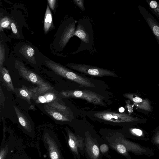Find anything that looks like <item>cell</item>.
<instances>
[{"label":"cell","mask_w":159,"mask_h":159,"mask_svg":"<svg viewBox=\"0 0 159 159\" xmlns=\"http://www.w3.org/2000/svg\"><path fill=\"white\" fill-rule=\"evenodd\" d=\"M132 131L135 136L138 137V139L144 140L142 138L143 136V132L141 130L137 129H132Z\"/></svg>","instance_id":"obj_21"},{"label":"cell","mask_w":159,"mask_h":159,"mask_svg":"<svg viewBox=\"0 0 159 159\" xmlns=\"http://www.w3.org/2000/svg\"><path fill=\"white\" fill-rule=\"evenodd\" d=\"M46 65L56 73L66 79L74 81L81 86L93 87L94 85L89 80L53 61H47Z\"/></svg>","instance_id":"obj_3"},{"label":"cell","mask_w":159,"mask_h":159,"mask_svg":"<svg viewBox=\"0 0 159 159\" xmlns=\"http://www.w3.org/2000/svg\"><path fill=\"white\" fill-rule=\"evenodd\" d=\"M73 1L75 4L80 8L82 11H84L85 10L84 0H73Z\"/></svg>","instance_id":"obj_23"},{"label":"cell","mask_w":159,"mask_h":159,"mask_svg":"<svg viewBox=\"0 0 159 159\" xmlns=\"http://www.w3.org/2000/svg\"><path fill=\"white\" fill-rule=\"evenodd\" d=\"M133 100L134 102L137 103L140 102L142 101V99L141 98L138 97L134 98Z\"/></svg>","instance_id":"obj_30"},{"label":"cell","mask_w":159,"mask_h":159,"mask_svg":"<svg viewBox=\"0 0 159 159\" xmlns=\"http://www.w3.org/2000/svg\"><path fill=\"white\" fill-rule=\"evenodd\" d=\"M68 143L71 151L77 155L78 149L82 150L84 147V140L81 137L75 135L70 131H68Z\"/></svg>","instance_id":"obj_8"},{"label":"cell","mask_w":159,"mask_h":159,"mask_svg":"<svg viewBox=\"0 0 159 159\" xmlns=\"http://www.w3.org/2000/svg\"><path fill=\"white\" fill-rule=\"evenodd\" d=\"M7 149L5 148L1 149L0 152V159H4L7 153Z\"/></svg>","instance_id":"obj_24"},{"label":"cell","mask_w":159,"mask_h":159,"mask_svg":"<svg viewBox=\"0 0 159 159\" xmlns=\"http://www.w3.org/2000/svg\"><path fill=\"white\" fill-rule=\"evenodd\" d=\"M94 115L101 119L113 122H123L130 120L129 116L125 114L113 112H100L96 113Z\"/></svg>","instance_id":"obj_6"},{"label":"cell","mask_w":159,"mask_h":159,"mask_svg":"<svg viewBox=\"0 0 159 159\" xmlns=\"http://www.w3.org/2000/svg\"><path fill=\"white\" fill-rule=\"evenodd\" d=\"M10 22L9 20L7 17L2 18L0 21V28H7L9 25Z\"/></svg>","instance_id":"obj_22"},{"label":"cell","mask_w":159,"mask_h":159,"mask_svg":"<svg viewBox=\"0 0 159 159\" xmlns=\"http://www.w3.org/2000/svg\"><path fill=\"white\" fill-rule=\"evenodd\" d=\"M44 108L45 111L56 120L61 121L69 120L68 118L63 114L64 113L62 111L48 105H45Z\"/></svg>","instance_id":"obj_15"},{"label":"cell","mask_w":159,"mask_h":159,"mask_svg":"<svg viewBox=\"0 0 159 159\" xmlns=\"http://www.w3.org/2000/svg\"><path fill=\"white\" fill-rule=\"evenodd\" d=\"M3 49H2L1 47H0V67H2V65L3 63L4 53L3 52Z\"/></svg>","instance_id":"obj_28"},{"label":"cell","mask_w":159,"mask_h":159,"mask_svg":"<svg viewBox=\"0 0 159 159\" xmlns=\"http://www.w3.org/2000/svg\"><path fill=\"white\" fill-rule=\"evenodd\" d=\"M139 8L159 44V23L145 8L139 6Z\"/></svg>","instance_id":"obj_7"},{"label":"cell","mask_w":159,"mask_h":159,"mask_svg":"<svg viewBox=\"0 0 159 159\" xmlns=\"http://www.w3.org/2000/svg\"><path fill=\"white\" fill-rule=\"evenodd\" d=\"M152 141L154 143L159 145V133L152 138Z\"/></svg>","instance_id":"obj_26"},{"label":"cell","mask_w":159,"mask_h":159,"mask_svg":"<svg viewBox=\"0 0 159 159\" xmlns=\"http://www.w3.org/2000/svg\"><path fill=\"white\" fill-rule=\"evenodd\" d=\"M50 7L52 10H54L56 3L55 0H48V1Z\"/></svg>","instance_id":"obj_27"},{"label":"cell","mask_w":159,"mask_h":159,"mask_svg":"<svg viewBox=\"0 0 159 159\" xmlns=\"http://www.w3.org/2000/svg\"><path fill=\"white\" fill-rule=\"evenodd\" d=\"M100 149L102 153H104L108 151L109 148L106 144H103L100 146Z\"/></svg>","instance_id":"obj_25"},{"label":"cell","mask_w":159,"mask_h":159,"mask_svg":"<svg viewBox=\"0 0 159 159\" xmlns=\"http://www.w3.org/2000/svg\"><path fill=\"white\" fill-rule=\"evenodd\" d=\"M67 66L72 69L91 75L97 76H118L113 71L89 65L70 63L67 65Z\"/></svg>","instance_id":"obj_4"},{"label":"cell","mask_w":159,"mask_h":159,"mask_svg":"<svg viewBox=\"0 0 159 159\" xmlns=\"http://www.w3.org/2000/svg\"><path fill=\"white\" fill-rule=\"evenodd\" d=\"M74 36L79 38L81 43L75 53L84 50H90L94 43L93 31L90 19L83 17L80 19Z\"/></svg>","instance_id":"obj_1"},{"label":"cell","mask_w":159,"mask_h":159,"mask_svg":"<svg viewBox=\"0 0 159 159\" xmlns=\"http://www.w3.org/2000/svg\"><path fill=\"white\" fill-rule=\"evenodd\" d=\"M86 150L91 159H98L99 155V149L96 143L89 137L85 138Z\"/></svg>","instance_id":"obj_13"},{"label":"cell","mask_w":159,"mask_h":159,"mask_svg":"<svg viewBox=\"0 0 159 159\" xmlns=\"http://www.w3.org/2000/svg\"><path fill=\"white\" fill-rule=\"evenodd\" d=\"M64 98H76L84 99L94 104L103 105L101 96L91 91L87 90H74L62 91L60 93Z\"/></svg>","instance_id":"obj_5"},{"label":"cell","mask_w":159,"mask_h":159,"mask_svg":"<svg viewBox=\"0 0 159 159\" xmlns=\"http://www.w3.org/2000/svg\"><path fill=\"white\" fill-rule=\"evenodd\" d=\"M23 53L25 57H31L34 54V51L33 48L29 46L24 47L22 50Z\"/></svg>","instance_id":"obj_19"},{"label":"cell","mask_w":159,"mask_h":159,"mask_svg":"<svg viewBox=\"0 0 159 159\" xmlns=\"http://www.w3.org/2000/svg\"><path fill=\"white\" fill-rule=\"evenodd\" d=\"M14 92L18 96L26 101L29 104H31V99H36L37 95L32 89H28L24 86L22 88L15 89Z\"/></svg>","instance_id":"obj_10"},{"label":"cell","mask_w":159,"mask_h":159,"mask_svg":"<svg viewBox=\"0 0 159 159\" xmlns=\"http://www.w3.org/2000/svg\"><path fill=\"white\" fill-rule=\"evenodd\" d=\"M119 111L120 112H123L124 111L125 109L123 107H121L119 109Z\"/></svg>","instance_id":"obj_31"},{"label":"cell","mask_w":159,"mask_h":159,"mask_svg":"<svg viewBox=\"0 0 159 159\" xmlns=\"http://www.w3.org/2000/svg\"><path fill=\"white\" fill-rule=\"evenodd\" d=\"M77 21L74 19L70 20L69 22L66 26L61 38V45L64 47L68 42L70 39L74 36L75 30V25Z\"/></svg>","instance_id":"obj_9"},{"label":"cell","mask_w":159,"mask_h":159,"mask_svg":"<svg viewBox=\"0 0 159 159\" xmlns=\"http://www.w3.org/2000/svg\"><path fill=\"white\" fill-rule=\"evenodd\" d=\"M58 99V96L57 93L52 90L42 95H37L35 101L36 103H51L57 101Z\"/></svg>","instance_id":"obj_12"},{"label":"cell","mask_w":159,"mask_h":159,"mask_svg":"<svg viewBox=\"0 0 159 159\" xmlns=\"http://www.w3.org/2000/svg\"><path fill=\"white\" fill-rule=\"evenodd\" d=\"M52 15L48 6H47L44 20V29L46 32L50 28L52 24Z\"/></svg>","instance_id":"obj_17"},{"label":"cell","mask_w":159,"mask_h":159,"mask_svg":"<svg viewBox=\"0 0 159 159\" xmlns=\"http://www.w3.org/2000/svg\"><path fill=\"white\" fill-rule=\"evenodd\" d=\"M116 150L120 153L125 155L128 154L127 149L124 144L118 143L116 145Z\"/></svg>","instance_id":"obj_20"},{"label":"cell","mask_w":159,"mask_h":159,"mask_svg":"<svg viewBox=\"0 0 159 159\" xmlns=\"http://www.w3.org/2000/svg\"><path fill=\"white\" fill-rule=\"evenodd\" d=\"M0 79L3 85L9 91L14 92L15 89L8 70L3 67L0 69Z\"/></svg>","instance_id":"obj_14"},{"label":"cell","mask_w":159,"mask_h":159,"mask_svg":"<svg viewBox=\"0 0 159 159\" xmlns=\"http://www.w3.org/2000/svg\"><path fill=\"white\" fill-rule=\"evenodd\" d=\"M13 107L20 124L27 131H30L32 128L28 119L17 107L14 105Z\"/></svg>","instance_id":"obj_16"},{"label":"cell","mask_w":159,"mask_h":159,"mask_svg":"<svg viewBox=\"0 0 159 159\" xmlns=\"http://www.w3.org/2000/svg\"><path fill=\"white\" fill-rule=\"evenodd\" d=\"M45 141L48 146V150L51 159H61L60 152L54 140L48 136L44 138Z\"/></svg>","instance_id":"obj_11"},{"label":"cell","mask_w":159,"mask_h":159,"mask_svg":"<svg viewBox=\"0 0 159 159\" xmlns=\"http://www.w3.org/2000/svg\"><path fill=\"white\" fill-rule=\"evenodd\" d=\"M149 5L154 13L159 18V2L152 0L149 2Z\"/></svg>","instance_id":"obj_18"},{"label":"cell","mask_w":159,"mask_h":159,"mask_svg":"<svg viewBox=\"0 0 159 159\" xmlns=\"http://www.w3.org/2000/svg\"><path fill=\"white\" fill-rule=\"evenodd\" d=\"M11 27L13 32L15 34H16L17 30L15 24L12 22L11 24Z\"/></svg>","instance_id":"obj_29"},{"label":"cell","mask_w":159,"mask_h":159,"mask_svg":"<svg viewBox=\"0 0 159 159\" xmlns=\"http://www.w3.org/2000/svg\"><path fill=\"white\" fill-rule=\"evenodd\" d=\"M15 66L19 74L24 79L38 86L34 89L37 95L52 90V88L49 84L46 82L38 75L28 70L24 64L18 61H16Z\"/></svg>","instance_id":"obj_2"}]
</instances>
